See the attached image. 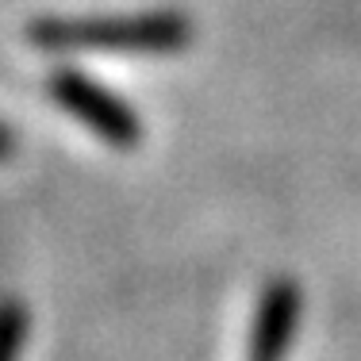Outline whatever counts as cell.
Instances as JSON below:
<instances>
[{
	"mask_svg": "<svg viewBox=\"0 0 361 361\" xmlns=\"http://www.w3.org/2000/svg\"><path fill=\"white\" fill-rule=\"evenodd\" d=\"M296 323V292L288 285H277L265 296V307L257 315V334H254V361H281L285 342Z\"/></svg>",
	"mask_w": 361,
	"mask_h": 361,
	"instance_id": "3957f363",
	"label": "cell"
},
{
	"mask_svg": "<svg viewBox=\"0 0 361 361\" xmlns=\"http://www.w3.org/2000/svg\"><path fill=\"white\" fill-rule=\"evenodd\" d=\"M8 150H12V139H8V131L0 127V158H8Z\"/></svg>",
	"mask_w": 361,
	"mask_h": 361,
	"instance_id": "5b68a950",
	"label": "cell"
},
{
	"mask_svg": "<svg viewBox=\"0 0 361 361\" xmlns=\"http://www.w3.org/2000/svg\"><path fill=\"white\" fill-rule=\"evenodd\" d=\"M50 92H54V100L70 111V116H77L85 127H92L104 142H111V146H135L142 139V135H139L142 131L139 119L119 104L111 92H104L100 85H92V81H85L81 73H70V70L54 73Z\"/></svg>",
	"mask_w": 361,
	"mask_h": 361,
	"instance_id": "7a4b0ae2",
	"label": "cell"
},
{
	"mask_svg": "<svg viewBox=\"0 0 361 361\" xmlns=\"http://www.w3.org/2000/svg\"><path fill=\"white\" fill-rule=\"evenodd\" d=\"M31 42L50 50H123V54H166L188 42L180 16H139V20H39Z\"/></svg>",
	"mask_w": 361,
	"mask_h": 361,
	"instance_id": "6da1fadb",
	"label": "cell"
},
{
	"mask_svg": "<svg viewBox=\"0 0 361 361\" xmlns=\"http://www.w3.org/2000/svg\"><path fill=\"white\" fill-rule=\"evenodd\" d=\"M23 338H27V312L16 300L0 304V361H20Z\"/></svg>",
	"mask_w": 361,
	"mask_h": 361,
	"instance_id": "277c9868",
	"label": "cell"
}]
</instances>
